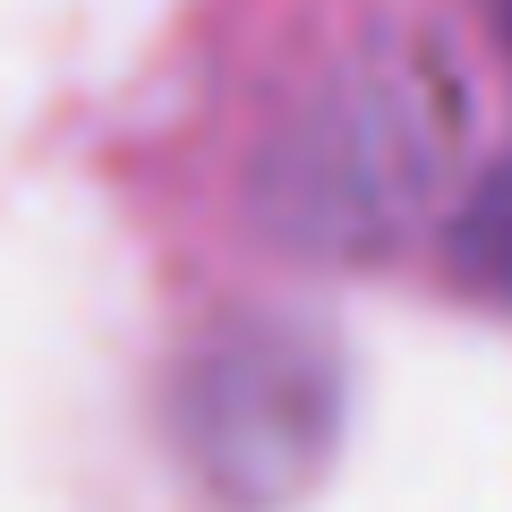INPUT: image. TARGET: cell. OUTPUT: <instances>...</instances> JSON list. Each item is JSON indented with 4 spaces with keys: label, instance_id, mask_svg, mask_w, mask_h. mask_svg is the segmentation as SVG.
I'll return each instance as SVG.
<instances>
[{
    "label": "cell",
    "instance_id": "obj_1",
    "mask_svg": "<svg viewBox=\"0 0 512 512\" xmlns=\"http://www.w3.org/2000/svg\"><path fill=\"white\" fill-rule=\"evenodd\" d=\"M461 137V94L444 60L376 52L333 69L291 103L248 171L256 222L299 256H376L419 222Z\"/></svg>",
    "mask_w": 512,
    "mask_h": 512
},
{
    "label": "cell",
    "instance_id": "obj_2",
    "mask_svg": "<svg viewBox=\"0 0 512 512\" xmlns=\"http://www.w3.org/2000/svg\"><path fill=\"white\" fill-rule=\"evenodd\" d=\"M171 427L214 495L282 504L342 444V359L299 316H222L171 384Z\"/></svg>",
    "mask_w": 512,
    "mask_h": 512
},
{
    "label": "cell",
    "instance_id": "obj_3",
    "mask_svg": "<svg viewBox=\"0 0 512 512\" xmlns=\"http://www.w3.org/2000/svg\"><path fill=\"white\" fill-rule=\"evenodd\" d=\"M444 248H453V274L478 282V291L512 299V154L487 171V180L461 197L453 231H444Z\"/></svg>",
    "mask_w": 512,
    "mask_h": 512
},
{
    "label": "cell",
    "instance_id": "obj_4",
    "mask_svg": "<svg viewBox=\"0 0 512 512\" xmlns=\"http://www.w3.org/2000/svg\"><path fill=\"white\" fill-rule=\"evenodd\" d=\"M495 26H504V43H512V0H504V9H495Z\"/></svg>",
    "mask_w": 512,
    "mask_h": 512
}]
</instances>
